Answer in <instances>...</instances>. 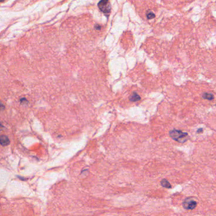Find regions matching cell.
Wrapping results in <instances>:
<instances>
[{
    "instance_id": "cell-1",
    "label": "cell",
    "mask_w": 216,
    "mask_h": 216,
    "mask_svg": "<svg viewBox=\"0 0 216 216\" xmlns=\"http://www.w3.org/2000/svg\"><path fill=\"white\" fill-rule=\"evenodd\" d=\"M169 135L172 139L179 143H184L187 139L186 137H188V133L178 129L171 130L169 132Z\"/></svg>"
},
{
    "instance_id": "cell-2",
    "label": "cell",
    "mask_w": 216,
    "mask_h": 216,
    "mask_svg": "<svg viewBox=\"0 0 216 216\" xmlns=\"http://www.w3.org/2000/svg\"><path fill=\"white\" fill-rule=\"evenodd\" d=\"M98 7L100 10L106 15H108L110 12L111 6H110L109 0H101L98 3Z\"/></svg>"
},
{
    "instance_id": "cell-3",
    "label": "cell",
    "mask_w": 216,
    "mask_h": 216,
    "mask_svg": "<svg viewBox=\"0 0 216 216\" xmlns=\"http://www.w3.org/2000/svg\"><path fill=\"white\" fill-rule=\"evenodd\" d=\"M183 207L188 210H193L197 206V202L195 201L191 200V198H186L184 200L183 203Z\"/></svg>"
},
{
    "instance_id": "cell-4",
    "label": "cell",
    "mask_w": 216,
    "mask_h": 216,
    "mask_svg": "<svg viewBox=\"0 0 216 216\" xmlns=\"http://www.w3.org/2000/svg\"><path fill=\"white\" fill-rule=\"evenodd\" d=\"M0 140H1V144L3 146H6L10 143V141L8 138L5 135H1L0 138Z\"/></svg>"
},
{
    "instance_id": "cell-5",
    "label": "cell",
    "mask_w": 216,
    "mask_h": 216,
    "mask_svg": "<svg viewBox=\"0 0 216 216\" xmlns=\"http://www.w3.org/2000/svg\"><path fill=\"white\" fill-rule=\"evenodd\" d=\"M140 99H141L140 97L136 93H134L133 95H131V97H129V100L131 101H137L139 100Z\"/></svg>"
},
{
    "instance_id": "cell-6",
    "label": "cell",
    "mask_w": 216,
    "mask_h": 216,
    "mask_svg": "<svg viewBox=\"0 0 216 216\" xmlns=\"http://www.w3.org/2000/svg\"><path fill=\"white\" fill-rule=\"evenodd\" d=\"M203 98L206 100H212L214 99V95L211 94V93H204L203 94Z\"/></svg>"
},
{
    "instance_id": "cell-7",
    "label": "cell",
    "mask_w": 216,
    "mask_h": 216,
    "mask_svg": "<svg viewBox=\"0 0 216 216\" xmlns=\"http://www.w3.org/2000/svg\"><path fill=\"white\" fill-rule=\"evenodd\" d=\"M161 185L163 186V187L167 188H170L171 187V185H170V184L168 182L167 180L166 179H163L161 181Z\"/></svg>"
},
{
    "instance_id": "cell-8",
    "label": "cell",
    "mask_w": 216,
    "mask_h": 216,
    "mask_svg": "<svg viewBox=\"0 0 216 216\" xmlns=\"http://www.w3.org/2000/svg\"><path fill=\"white\" fill-rule=\"evenodd\" d=\"M147 18H148V19H152V18H153L155 17V14H153V13H152V12H150L147 14Z\"/></svg>"
},
{
    "instance_id": "cell-9",
    "label": "cell",
    "mask_w": 216,
    "mask_h": 216,
    "mask_svg": "<svg viewBox=\"0 0 216 216\" xmlns=\"http://www.w3.org/2000/svg\"><path fill=\"white\" fill-rule=\"evenodd\" d=\"M95 29H97V30H100L101 29V26L99 25H95Z\"/></svg>"
},
{
    "instance_id": "cell-10",
    "label": "cell",
    "mask_w": 216,
    "mask_h": 216,
    "mask_svg": "<svg viewBox=\"0 0 216 216\" xmlns=\"http://www.w3.org/2000/svg\"><path fill=\"white\" fill-rule=\"evenodd\" d=\"M1 1H4V0H1Z\"/></svg>"
}]
</instances>
